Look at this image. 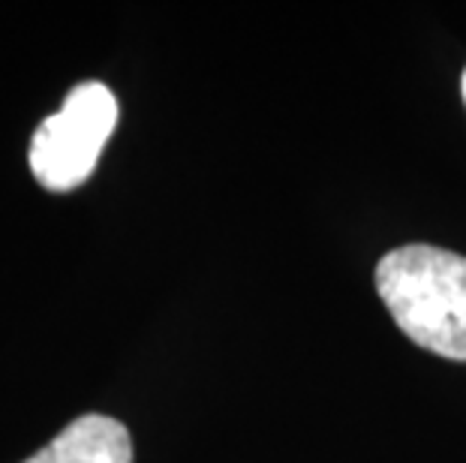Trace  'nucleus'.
Instances as JSON below:
<instances>
[{
  "label": "nucleus",
  "instance_id": "nucleus-1",
  "mask_svg": "<svg viewBox=\"0 0 466 463\" xmlns=\"http://www.w3.org/2000/svg\"><path fill=\"white\" fill-rule=\"evenodd\" d=\"M376 289L421 349L466 361V256L406 244L376 265Z\"/></svg>",
  "mask_w": 466,
  "mask_h": 463
},
{
  "label": "nucleus",
  "instance_id": "nucleus-3",
  "mask_svg": "<svg viewBox=\"0 0 466 463\" xmlns=\"http://www.w3.org/2000/svg\"><path fill=\"white\" fill-rule=\"evenodd\" d=\"M25 463H133V439L112 416H82Z\"/></svg>",
  "mask_w": 466,
  "mask_h": 463
},
{
  "label": "nucleus",
  "instance_id": "nucleus-4",
  "mask_svg": "<svg viewBox=\"0 0 466 463\" xmlns=\"http://www.w3.org/2000/svg\"><path fill=\"white\" fill-rule=\"evenodd\" d=\"M463 100H466V73H463Z\"/></svg>",
  "mask_w": 466,
  "mask_h": 463
},
{
  "label": "nucleus",
  "instance_id": "nucleus-2",
  "mask_svg": "<svg viewBox=\"0 0 466 463\" xmlns=\"http://www.w3.org/2000/svg\"><path fill=\"white\" fill-rule=\"evenodd\" d=\"M117 124V100L103 82H82L64 106L36 126L31 151L34 178L52 193L76 190L91 178Z\"/></svg>",
  "mask_w": 466,
  "mask_h": 463
}]
</instances>
